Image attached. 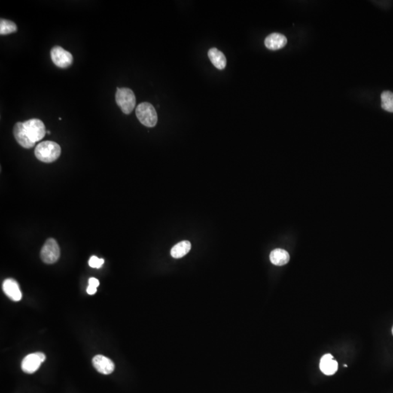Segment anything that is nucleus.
<instances>
[{
	"label": "nucleus",
	"instance_id": "f257e3e1",
	"mask_svg": "<svg viewBox=\"0 0 393 393\" xmlns=\"http://www.w3.org/2000/svg\"><path fill=\"white\" fill-rule=\"evenodd\" d=\"M45 126L39 119H31L24 123H17L13 128V135L23 148L31 149L44 138Z\"/></svg>",
	"mask_w": 393,
	"mask_h": 393
},
{
	"label": "nucleus",
	"instance_id": "6e6552de",
	"mask_svg": "<svg viewBox=\"0 0 393 393\" xmlns=\"http://www.w3.org/2000/svg\"><path fill=\"white\" fill-rule=\"evenodd\" d=\"M2 288L6 296L13 302H19L22 300V291L19 288V284L15 280L11 278L6 279L3 282Z\"/></svg>",
	"mask_w": 393,
	"mask_h": 393
},
{
	"label": "nucleus",
	"instance_id": "1a4fd4ad",
	"mask_svg": "<svg viewBox=\"0 0 393 393\" xmlns=\"http://www.w3.org/2000/svg\"><path fill=\"white\" fill-rule=\"evenodd\" d=\"M93 365L99 373L110 374L114 371V363L109 358L102 355H96L93 358Z\"/></svg>",
	"mask_w": 393,
	"mask_h": 393
},
{
	"label": "nucleus",
	"instance_id": "f03ea898",
	"mask_svg": "<svg viewBox=\"0 0 393 393\" xmlns=\"http://www.w3.org/2000/svg\"><path fill=\"white\" fill-rule=\"evenodd\" d=\"M62 153V149L57 143L53 141H44L40 143L36 147L34 154L36 157L43 163H53L58 160Z\"/></svg>",
	"mask_w": 393,
	"mask_h": 393
},
{
	"label": "nucleus",
	"instance_id": "6ab92c4d",
	"mask_svg": "<svg viewBox=\"0 0 393 393\" xmlns=\"http://www.w3.org/2000/svg\"><path fill=\"white\" fill-rule=\"evenodd\" d=\"M96 291H97V288L96 287L92 286V285H88L87 288V293L90 295H93L96 294Z\"/></svg>",
	"mask_w": 393,
	"mask_h": 393
},
{
	"label": "nucleus",
	"instance_id": "a211bd4d",
	"mask_svg": "<svg viewBox=\"0 0 393 393\" xmlns=\"http://www.w3.org/2000/svg\"><path fill=\"white\" fill-rule=\"evenodd\" d=\"M89 285H92V286L96 287V288H98V285H99V281L96 278H91L89 279Z\"/></svg>",
	"mask_w": 393,
	"mask_h": 393
},
{
	"label": "nucleus",
	"instance_id": "f3484780",
	"mask_svg": "<svg viewBox=\"0 0 393 393\" xmlns=\"http://www.w3.org/2000/svg\"><path fill=\"white\" fill-rule=\"evenodd\" d=\"M88 263L91 267L99 269L104 264V260L103 259L98 258L96 256H93L89 260Z\"/></svg>",
	"mask_w": 393,
	"mask_h": 393
},
{
	"label": "nucleus",
	"instance_id": "423d86ee",
	"mask_svg": "<svg viewBox=\"0 0 393 393\" xmlns=\"http://www.w3.org/2000/svg\"><path fill=\"white\" fill-rule=\"evenodd\" d=\"M50 57L55 65L59 68H68L73 63V56L60 46H55L50 51Z\"/></svg>",
	"mask_w": 393,
	"mask_h": 393
},
{
	"label": "nucleus",
	"instance_id": "4468645a",
	"mask_svg": "<svg viewBox=\"0 0 393 393\" xmlns=\"http://www.w3.org/2000/svg\"><path fill=\"white\" fill-rule=\"evenodd\" d=\"M191 243L189 241H181L173 247L171 251V257L180 259L187 255L191 250Z\"/></svg>",
	"mask_w": 393,
	"mask_h": 393
},
{
	"label": "nucleus",
	"instance_id": "aec40b11",
	"mask_svg": "<svg viewBox=\"0 0 393 393\" xmlns=\"http://www.w3.org/2000/svg\"><path fill=\"white\" fill-rule=\"evenodd\" d=\"M392 332H393V328H392Z\"/></svg>",
	"mask_w": 393,
	"mask_h": 393
},
{
	"label": "nucleus",
	"instance_id": "dca6fc26",
	"mask_svg": "<svg viewBox=\"0 0 393 393\" xmlns=\"http://www.w3.org/2000/svg\"><path fill=\"white\" fill-rule=\"evenodd\" d=\"M17 31V26L14 22L11 21L1 19L0 22V34L1 35H7V34H12Z\"/></svg>",
	"mask_w": 393,
	"mask_h": 393
},
{
	"label": "nucleus",
	"instance_id": "7ed1b4c3",
	"mask_svg": "<svg viewBox=\"0 0 393 393\" xmlns=\"http://www.w3.org/2000/svg\"><path fill=\"white\" fill-rule=\"evenodd\" d=\"M137 118L141 124L149 128H153L157 123V114L155 109L148 102L138 104L135 109Z\"/></svg>",
	"mask_w": 393,
	"mask_h": 393
},
{
	"label": "nucleus",
	"instance_id": "0eeeda50",
	"mask_svg": "<svg viewBox=\"0 0 393 393\" xmlns=\"http://www.w3.org/2000/svg\"><path fill=\"white\" fill-rule=\"evenodd\" d=\"M46 359L45 355L43 352H34L29 354L23 358L22 363V369L26 373H34L40 369L42 363Z\"/></svg>",
	"mask_w": 393,
	"mask_h": 393
},
{
	"label": "nucleus",
	"instance_id": "39448f33",
	"mask_svg": "<svg viewBox=\"0 0 393 393\" xmlns=\"http://www.w3.org/2000/svg\"><path fill=\"white\" fill-rule=\"evenodd\" d=\"M60 248L57 242L53 238L47 240L40 252V257L46 263H54L60 257Z\"/></svg>",
	"mask_w": 393,
	"mask_h": 393
},
{
	"label": "nucleus",
	"instance_id": "2eb2a0df",
	"mask_svg": "<svg viewBox=\"0 0 393 393\" xmlns=\"http://www.w3.org/2000/svg\"><path fill=\"white\" fill-rule=\"evenodd\" d=\"M382 99V108L385 111L393 113V92L384 91L381 95Z\"/></svg>",
	"mask_w": 393,
	"mask_h": 393
},
{
	"label": "nucleus",
	"instance_id": "20e7f679",
	"mask_svg": "<svg viewBox=\"0 0 393 393\" xmlns=\"http://www.w3.org/2000/svg\"><path fill=\"white\" fill-rule=\"evenodd\" d=\"M117 90L115 100L117 105L121 109L122 111L124 114H131L133 109L135 108V103H136L135 94L132 90L127 88V87H123V88L117 87Z\"/></svg>",
	"mask_w": 393,
	"mask_h": 393
},
{
	"label": "nucleus",
	"instance_id": "f8f14e48",
	"mask_svg": "<svg viewBox=\"0 0 393 393\" xmlns=\"http://www.w3.org/2000/svg\"><path fill=\"white\" fill-rule=\"evenodd\" d=\"M208 57L211 63L218 69L223 70L227 66V59L222 52L217 48L210 49L208 53Z\"/></svg>",
	"mask_w": 393,
	"mask_h": 393
},
{
	"label": "nucleus",
	"instance_id": "9b49d317",
	"mask_svg": "<svg viewBox=\"0 0 393 393\" xmlns=\"http://www.w3.org/2000/svg\"><path fill=\"white\" fill-rule=\"evenodd\" d=\"M320 369L324 374L330 376L334 374L338 370V363L333 360V357L330 354H327L321 358Z\"/></svg>",
	"mask_w": 393,
	"mask_h": 393
},
{
	"label": "nucleus",
	"instance_id": "ddd939ff",
	"mask_svg": "<svg viewBox=\"0 0 393 393\" xmlns=\"http://www.w3.org/2000/svg\"><path fill=\"white\" fill-rule=\"evenodd\" d=\"M269 259L273 264L276 266H284L289 262L290 256L285 250L277 248L271 252Z\"/></svg>",
	"mask_w": 393,
	"mask_h": 393
},
{
	"label": "nucleus",
	"instance_id": "9d476101",
	"mask_svg": "<svg viewBox=\"0 0 393 393\" xmlns=\"http://www.w3.org/2000/svg\"><path fill=\"white\" fill-rule=\"evenodd\" d=\"M287 40L285 36L280 33H272L266 37L264 44L269 50H277L283 48L286 45Z\"/></svg>",
	"mask_w": 393,
	"mask_h": 393
}]
</instances>
